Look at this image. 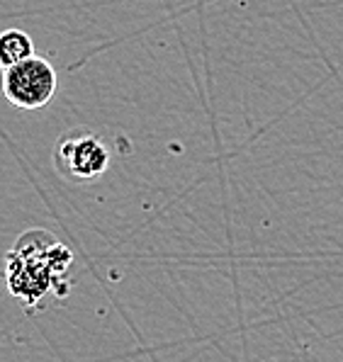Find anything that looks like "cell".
I'll use <instances>...</instances> for the list:
<instances>
[{
    "label": "cell",
    "instance_id": "cell-1",
    "mask_svg": "<svg viewBox=\"0 0 343 362\" xmlns=\"http://www.w3.org/2000/svg\"><path fill=\"white\" fill-rule=\"evenodd\" d=\"M74 253L47 229H27L5 255V285L30 314L47 299H64L71 289Z\"/></svg>",
    "mask_w": 343,
    "mask_h": 362
},
{
    "label": "cell",
    "instance_id": "cell-2",
    "mask_svg": "<svg viewBox=\"0 0 343 362\" xmlns=\"http://www.w3.org/2000/svg\"><path fill=\"white\" fill-rule=\"evenodd\" d=\"M54 168L66 182L71 185H88L98 182L110 168L107 144L103 141L100 134L76 127L61 134V139L54 144Z\"/></svg>",
    "mask_w": 343,
    "mask_h": 362
},
{
    "label": "cell",
    "instance_id": "cell-3",
    "mask_svg": "<svg viewBox=\"0 0 343 362\" xmlns=\"http://www.w3.org/2000/svg\"><path fill=\"white\" fill-rule=\"evenodd\" d=\"M3 95L20 110H42L59 90V78L54 66L42 57H32L13 69L3 71Z\"/></svg>",
    "mask_w": 343,
    "mask_h": 362
},
{
    "label": "cell",
    "instance_id": "cell-4",
    "mask_svg": "<svg viewBox=\"0 0 343 362\" xmlns=\"http://www.w3.org/2000/svg\"><path fill=\"white\" fill-rule=\"evenodd\" d=\"M37 57L35 42L22 30H3L0 32V69L8 71L22 61Z\"/></svg>",
    "mask_w": 343,
    "mask_h": 362
}]
</instances>
